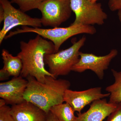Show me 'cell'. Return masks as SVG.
Wrapping results in <instances>:
<instances>
[{
	"instance_id": "obj_1",
	"label": "cell",
	"mask_w": 121,
	"mask_h": 121,
	"mask_svg": "<svg viewBox=\"0 0 121 121\" xmlns=\"http://www.w3.org/2000/svg\"><path fill=\"white\" fill-rule=\"evenodd\" d=\"M20 49L21 51L17 56L23 64L20 75L23 78L31 76L40 82L43 83L47 76L54 77L45 69L44 62L46 55L56 52L52 42L37 35L28 42L21 41Z\"/></svg>"
},
{
	"instance_id": "obj_2",
	"label": "cell",
	"mask_w": 121,
	"mask_h": 121,
	"mask_svg": "<svg viewBox=\"0 0 121 121\" xmlns=\"http://www.w3.org/2000/svg\"><path fill=\"white\" fill-rule=\"evenodd\" d=\"M27 80L28 84L24 95V99L47 114L52 107L64 102L65 91L71 85L68 80L57 79L51 76H47L43 83L31 76L27 77Z\"/></svg>"
},
{
	"instance_id": "obj_3",
	"label": "cell",
	"mask_w": 121,
	"mask_h": 121,
	"mask_svg": "<svg viewBox=\"0 0 121 121\" xmlns=\"http://www.w3.org/2000/svg\"><path fill=\"white\" fill-rule=\"evenodd\" d=\"M28 32L35 33L52 42L55 46L56 52L58 51L62 44L72 36L80 34L94 35L97 32V30L91 25L79 24L71 25L66 27H57L51 29L22 26L21 28H17L16 31L9 32L5 39L18 34Z\"/></svg>"
},
{
	"instance_id": "obj_4",
	"label": "cell",
	"mask_w": 121,
	"mask_h": 121,
	"mask_svg": "<svg viewBox=\"0 0 121 121\" xmlns=\"http://www.w3.org/2000/svg\"><path fill=\"white\" fill-rule=\"evenodd\" d=\"M86 37L83 36L65 50L45 56L44 62L48 67V71L56 78L67 75L78 61L80 50L84 45Z\"/></svg>"
},
{
	"instance_id": "obj_5",
	"label": "cell",
	"mask_w": 121,
	"mask_h": 121,
	"mask_svg": "<svg viewBox=\"0 0 121 121\" xmlns=\"http://www.w3.org/2000/svg\"><path fill=\"white\" fill-rule=\"evenodd\" d=\"M9 0H0V22L4 25L0 31V44L7 33L13 28L18 26L40 28L42 26L40 18L32 17L20 9L13 6Z\"/></svg>"
},
{
	"instance_id": "obj_6",
	"label": "cell",
	"mask_w": 121,
	"mask_h": 121,
	"mask_svg": "<svg viewBox=\"0 0 121 121\" xmlns=\"http://www.w3.org/2000/svg\"><path fill=\"white\" fill-rule=\"evenodd\" d=\"M71 8L75 19L71 25H91L104 24L108 15L103 11L101 3L89 0H70Z\"/></svg>"
},
{
	"instance_id": "obj_7",
	"label": "cell",
	"mask_w": 121,
	"mask_h": 121,
	"mask_svg": "<svg viewBox=\"0 0 121 121\" xmlns=\"http://www.w3.org/2000/svg\"><path fill=\"white\" fill-rule=\"evenodd\" d=\"M42 15V25L59 27L70 17L72 11L70 0H45L38 8Z\"/></svg>"
},
{
	"instance_id": "obj_8",
	"label": "cell",
	"mask_w": 121,
	"mask_h": 121,
	"mask_svg": "<svg viewBox=\"0 0 121 121\" xmlns=\"http://www.w3.org/2000/svg\"><path fill=\"white\" fill-rule=\"evenodd\" d=\"M118 54V51L116 49H112L109 54L103 56L80 52L78 61L72 68V71L80 73L86 70H91L97 75L99 78L103 79L104 71L108 69L111 60Z\"/></svg>"
},
{
	"instance_id": "obj_9",
	"label": "cell",
	"mask_w": 121,
	"mask_h": 121,
	"mask_svg": "<svg viewBox=\"0 0 121 121\" xmlns=\"http://www.w3.org/2000/svg\"><path fill=\"white\" fill-rule=\"evenodd\" d=\"M110 94H103L99 87L90 88L86 90L77 91L68 89L65 91L64 102L70 105L75 111L81 113L86 106L98 99L109 97Z\"/></svg>"
},
{
	"instance_id": "obj_10",
	"label": "cell",
	"mask_w": 121,
	"mask_h": 121,
	"mask_svg": "<svg viewBox=\"0 0 121 121\" xmlns=\"http://www.w3.org/2000/svg\"><path fill=\"white\" fill-rule=\"evenodd\" d=\"M27 84V80L21 75L1 82L0 97L12 105L22 103L25 101L24 95Z\"/></svg>"
},
{
	"instance_id": "obj_11",
	"label": "cell",
	"mask_w": 121,
	"mask_h": 121,
	"mask_svg": "<svg viewBox=\"0 0 121 121\" xmlns=\"http://www.w3.org/2000/svg\"><path fill=\"white\" fill-rule=\"evenodd\" d=\"M11 113L15 121H47L48 114L30 102L12 105Z\"/></svg>"
},
{
	"instance_id": "obj_12",
	"label": "cell",
	"mask_w": 121,
	"mask_h": 121,
	"mask_svg": "<svg viewBox=\"0 0 121 121\" xmlns=\"http://www.w3.org/2000/svg\"><path fill=\"white\" fill-rule=\"evenodd\" d=\"M117 104L109 102L104 98L95 100L86 112L78 113L76 121H103L115 110Z\"/></svg>"
},
{
	"instance_id": "obj_13",
	"label": "cell",
	"mask_w": 121,
	"mask_h": 121,
	"mask_svg": "<svg viewBox=\"0 0 121 121\" xmlns=\"http://www.w3.org/2000/svg\"><path fill=\"white\" fill-rule=\"evenodd\" d=\"M1 56L4 66L0 70V80L8 79L10 76L20 75L23 67L22 60L19 56H13L5 49L2 50Z\"/></svg>"
},
{
	"instance_id": "obj_14",
	"label": "cell",
	"mask_w": 121,
	"mask_h": 121,
	"mask_svg": "<svg viewBox=\"0 0 121 121\" xmlns=\"http://www.w3.org/2000/svg\"><path fill=\"white\" fill-rule=\"evenodd\" d=\"M50 111L59 121H76L77 119V117L74 115V111L71 106L66 103L52 107Z\"/></svg>"
},
{
	"instance_id": "obj_15",
	"label": "cell",
	"mask_w": 121,
	"mask_h": 121,
	"mask_svg": "<svg viewBox=\"0 0 121 121\" xmlns=\"http://www.w3.org/2000/svg\"><path fill=\"white\" fill-rule=\"evenodd\" d=\"M114 82L106 87L107 91L110 94L109 102L118 104L121 103V71L111 69Z\"/></svg>"
},
{
	"instance_id": "obj_16",
	"label": "cell",
	"mask_w": 121,
	"mask_h": 121,
	"mask_svg": "<svg viewBox=\"0 0 121 121\" xmlns=\"http://www.w3.org/2000/svg\"><path fill=\"white\" fill-rule=\"evenodd\" d=\"M11 3L18 5L19 9L25 13L37 9L40 5L45 0H10Z\"/></svg>"
},
{
	"instance_id": "obj_17",
	"label": "cell",
	"mask_w": 121,
	"mask_h": 121,
	"mask_svg": "<svg viewBox=\"0 0 121 121\" xmlns=\"http://www.w3.org/2000/svg\"><path fill=\"white\" fill-rule=\"evenodd\" d=\"M0 121H15L11 113V107L7 104L0 107Z\"/></svg>"
},
{
	"instance_id": "obj_18",
	"label": "cell",
	"mask_w": 121,
	"mask_h": 121,
	"mask_svg": "<svg viewBox=\"0 0 121 121\" xmlns=\"http://www.w3.org/2000/svg\"><path fill=\"white\" fill-rule=\"evenodd\" d=\"M106 121H121V103L118 104L117 108L108 116Z\"/></svg>"
},
{
	"instance_id": "obj_19",
	"label": "cell",
	"mask_w": 121,
	"mask_h": 121,
	"mask_svg": "<svg viewBox=\"0 0 121 121\" xmlns=\"http://www.w3.org/2000/svg\"><path fill=\"white\" fill-rule=\"evenodd\" d=\"M108 0V6L111 11L114 12L121 8V0Z\"/></svg>"
},
{
	"instance_id": "obj_20",
	"label": "cell",
	"mask_w": 121,
	"mask_h": 121,
	"mask_svg": "<svg viewBox=\"0 0 121 121\" xmlns=\"http://www.w3.org/2000/svg\"><path fill=\"white\" fill-rule=\"evenodd\" d=\"M47 121H59L53 114L50 111L48 113Z\"/></svg>"
},
{
	"instance_id": "obj_21",
	"label": "cell",
	"mask_w": 121,
	"mask_h": 121,
	"mask_svg": "<svg viewBox=\"0 0 121 121\" xmlns=\"http://www.w3.org/2000/svg\"><path fill=\"white\" fill-rule=\"evenodd\" d=\"M6 104H7V103L4 99H0V107L5 105Z\"/></svg>"
},
{
	"instance_id": "obj_22",
	"label": "cell",
	"mask_w": 121,
	"mask_h": 121,
	"mask_svg": "<svg viewBox=\"0 0 121 121\" xmlns=\"http://www.w3.org/2000/svg\"><path fill=\"white\" fill-rule=\"evenodd\" d=\"M117 15L118 19L121 23V8L118 10Z\"/></svg>"
},
{
	"instance_id": "obj_23",
	"label": "cell",
	"mask_w": 121,
	"mask_h": 121,
	"mask_svg": "<svg viewBox=\"0 0 121 121\" xmlns=\"http://www.w3.org/2000/svg\"><path fill=\"white\" fill-rule=\"evenodd\" d=\"M89 0L91 2H92V3H95V2H97V1L99 0Z\"/></svg>"
}]
</instances>
